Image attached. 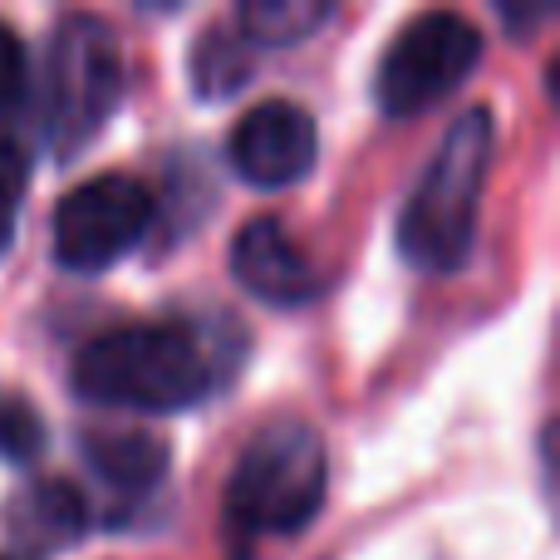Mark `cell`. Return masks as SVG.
Segmentation results:
<instances>
[{
	"mask_svg": "<svg viewBox=\"0 0 560 560\" xmlns=\"http://www.w3.org/2000/svg\"><path fill=\"white\" fill-rule=\"evenodd\" d=\"M74 394L128 413H177L212 388V349L192 325H118L74 354Z\"/></svg>",
	"mask_w": 560,
	"mask_h": 560,
	"instance_id": "obj_1",
	"label": "cell"
},
{
	"mask_svg": "<svg viewBox=\"0 0 560 560\" xmlns=\"http://www.w3.org/2000/svg\"><path fill=\"white\" fill-rule=\"evenodd\" d=\"M492 114L467 108L438 143L428 173L418 177L404 217H398V252L428 276H453L472 256L482 187L492 173Z\"/></svg>",
	"mask_w": 560,
	"mask_h": 560,
	"instance_id": "obj_2",
	"label": "cell"
},
{
	"mask_svg": "<svg viewBox=\"0 0 560 560\" xmlns=\"http://www.w3.org/2000/svg\"><path fill=\"white\" fill-rule=\"evenodd\" d=\"M329 487V457L315 428L271 423L226 477V536L236 551H252L266 536H295L315 522Z\"/></svg>",
	"mask_w": 560,
	"mask_h": 560,
	"instance_id": "obj_3",
	"label": "cell"
},
{
	"mask_svg": "<svg viewBox=\"0 0 560 560\" xmlns=\"http://www.w3.org/2000/svg\"><path fill=\"white\" fill-rule=\"evenodd\" d=\"M124 98V55L98 15H65L45 55V138L59 158L94 143Z\"/></svg>",
	"mask_w": 560,
	"mask_h": 560,
	"instance_id": "obj_4",
	"label": "cell"
},
{
	"mask_svg": "<svg viewBox=\"0 0 560 560\" xmlns=\"http://www.w3.org/2000/svg\"><path fill=\"white\" fill-rule=\"evenodd\" d=\"M482 59V35L457 10H428L388 39L378 59L374 98L388 118H418L443 104Z\"/></svg>",
	"mask_w": 560,
	"mask_h": 560,
	"instance_id": "obj_5",
	"label": "cell"
},
{
	"mask_svg": "<svg viewBox=\"0 0 560 560\" xmlns=\"http://www.w3.org/2000/svg\"><path fill=\"white\" fill-rule=\"evenodd\" d=\"M148 226H153V192L128 173H98L55 207V261L65 271L98 276L124 261Z\"/></svg>",
	"mask_w": 560,
	"mask_h": 560,
	"instance_id": "obj_6",
	"label": "cell"
},
{
	"mask_svg": "<svg viewBox=\"0 0 560 560\" xmlns=\"http://www.w3.org/2000/svg\"><path fill=\"white\" fill-rule=\"evenodd\" d=\"M315 118L300 104L285 98H266V104L246 108V118L226 138V158H232L236 177L252 187H290L315 167Z\"/></svg>",
	"mask_w": 560,
	"mask_h": 560,
	"instance_id": "obj_7",
	"label": "cell"
},
{
	"mask_svg": "<svg viewBox=\"0 0 560 560\" xmlns=\"http://www.w3.org/2000/svg\"><path fill=\"white\" fill-rule=\"evenodd\" d=\"M232 276L266 305H310L325 290L315 261L276 217H252L232 242Z\"/></svg>",
	"mask_w": 560,
	"mask_h": 560,
	"instance_id": "obj_8",
	"label": "cell"
},
{
	"mask_svg": "<svg viewBox=\"0 0 560 560\" xmlns=\"http://www.w3.org/2000/svg\"><path fill=\"white\" fill-rule=\"evenodd\" d=\"M84 457L114 492L128 497L158 487V477L167 467V447L153 433H98L84 443Z\"/></svg>",
	"mask_w": 560,
	"mask_h": 560,
	"instance_id": "obj_9",
	"label": "cell"
},
{
	"mask_svg": "<svg viewBox=\"0 0 560 560\" xmlns=\"http://www.w3.org/2000/svg\"><path fill=\"white\" fill-rule=\"evenodd\" d=\"M15 526L30 541L59 546V541H74L89 526V506L69 482H35L15 502Z\"/></svg>",
	"mask_w": 560,
	"mask_h": 560,
	"instance_id": "obj_10",
	"label": "cell"
},
{
	"mask_svg": "<svg viewBox=\"0 0 560 560\" xmlns=\"http://www.w3.org/2000/svg\"><path fill=\"white\" fill-rule=\"evenodd\" d=\"M335 15L329 0H246L236 10V25L242 35H252L256 45H295L310 30H319Z\"/></svg>",
	"mask_w": 560,
	"mask_h": 560,
	"instance_id": "obj_11",
	"label": "cell"
},
{
	"mask_svg": "<svg viewBox=\"0 0 560 560\" xmlns=\"http://www.w3.org/2000/svg\"><path fill=\"white\" fill-rule=\"evenodd\" d=\"M242 79H246V59H242V49H236V39L226 35L222 25L207 30L202 45H197V94L222 98V94H232Z\"/></svg>",
	"mask_w": 560,
	"mask_h": 560,
	"instance_id": "obj_12",
	"label": "cell"
},
{
	"mask_svg": "<svg viewBox=\"0 0 560 560\" xmlns=\"http://www.w3.org/2000/svg\"><path fill=\"white\" fill-rule=\"evenodd\" d=\"M25 192H30V158L15 143H0V252L15 242Z\"/></svg>",
	"mask_w": 560,
	"mask_h": 560,
	"instance_id": "obj_13",
	"label": "cell"
},
{
	"mask_svg": "<svg viewBox=\"0 0 560 560\" xmlns=\"http://www.w3.org/2000/svg\"><path fill=\"white\" fill-rule=\"evenodd\" d=\"M25 69H30L25 39L0 20V114H10V108L20 104V94H25Z\"/></svg>",
	"mask_w": 560,
	"mask_h": 560,
	"instance_id": "obj_14",
	"label": "cell"
},
{
	"mask_svg": "<svg viewBox=\"0 0 560 560\" xmlns=\"http://www.w3.org/2000/svg\"><path fill=\"white\" fill-rule=\"evenodd\" d=\"M0 560H20V556H0Z\"/></svg>",
	"mask_w": 560,
	"mask_h": 560,
	"instance_id": "obj_15",
	"label": "cell"
}]
</instances>
